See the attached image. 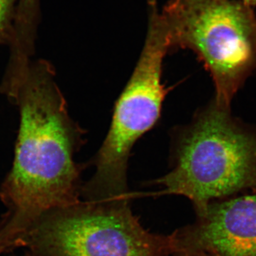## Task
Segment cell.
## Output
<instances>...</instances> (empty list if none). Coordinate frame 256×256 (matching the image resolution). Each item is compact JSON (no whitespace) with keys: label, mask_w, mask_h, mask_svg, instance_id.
Returning a JSON list of instances; mask_svg holds the SVG:
<instances>
[{"label":"cell","mask_w":256,"mask_h":256,"mask_svg":"<svg viewBox=\"0 0 256 256\" xmlns=\"http://www.w3.org/2000/svg\"><path fill=\"white\" fill-rule=\"evenodd\" d=\"M53 65L32 60L11 104L20 122L12 166L0 186V255L22 248L46 214L80 202L74 156L82 130L68 114Z\"/></svg>","instance_id":"6da1fadb"},{"label":"cell","mask_w":256,"mask_h":256,"mask_svg":"<svg viewBox=\"0 0 256 256\" xmlns=\"http://www.w3.org/2000/svg\"><path fill=\"white\" fill-rule=\"evenodd\" d=\"M174 162L156 183L203 214L216 198L256 190V128L214 100L180 133Z\"/></svg>","instance_id":"7a4b0ae2"},{"label":"cell","mask_w":256,"mask_h":256,"mask_svg":"<svg viewBox=\"0 0 256 256\" xmlns=\"http://www.w3.org/2000/svg\"><path fill=\"white\" fill-rule=\"evenodd\" d=\"M172 48H188L208 70L218 105L256 70V15L242 0H169L159 9Z\"/></svg>","instance_id":"3957f363"},{"label":"cell","mask_w":256,"mask_h":256,"mask_svg":"<svg viewBox=\"0 0 256 256\" xmlns=\"http://www.w3.org/2000/svg\"><path fill=\"white\" fill-rule=\"evenodd\" d=\"M171 42L156 3L148 4L146 43L137 65L114 106L110 129L98 152L96 172L80 194L87 202L129 201L127 168L134 143L159 119L166 90L162 84Z\"/></svg>","instance_id":"277c9868"},{"label":"cell","mask_w":256,"mask_h":256,"mask_svg":"<svg viewBox=\"0 0 256 256\" xmlns=\"http://www.w3.org/2000/svg\"><path fill=\"white\" fill-rule=\"evenodd\" d=\"M24 256H172L168 236L151 233L128 202H82L46 214Z\"/></svg>","instance_id":"5b68a950"},{"label":"cell","mask_w":256,"mask_h":256,"mask_svg":"<svg viewBox=\"0 0 256 256\" xmlns=\"http://www.w3.org/2000/svg\"><path fill=\"white\" fill-rule=\"evenodd\" d=\"M168 236L172 256H256V190L212 202L194 224Z\"/></svg>","instance_id":"8992f818"},{"label":"cell","mask_w":256,"mask_h":256,"mask_svg":"<svg viewBox=\"0 0 256 256\" xmlns=\"http://www.w3.org/2000/svg\"><path fill=\"white\" fill-rule=\"evenodd\" d=\"M20 0H0V45L11 52L16 38V16Z\"/></svg>","instance_id":"52a82bcc"},{"label":"cell","mask_w":256,"mask_h":256,"mask_svg":"<svg viewBox=\"0 0 256 256\" xmlns=\"http://www.w3.org/2000/svg\"><path fill=\"white\" fill-rule=\"evenodd\" d=\"M244 2L250 5V6H256V0H242Z\"/></svg>","instance_id":"ba28073f"}]
</instances>
